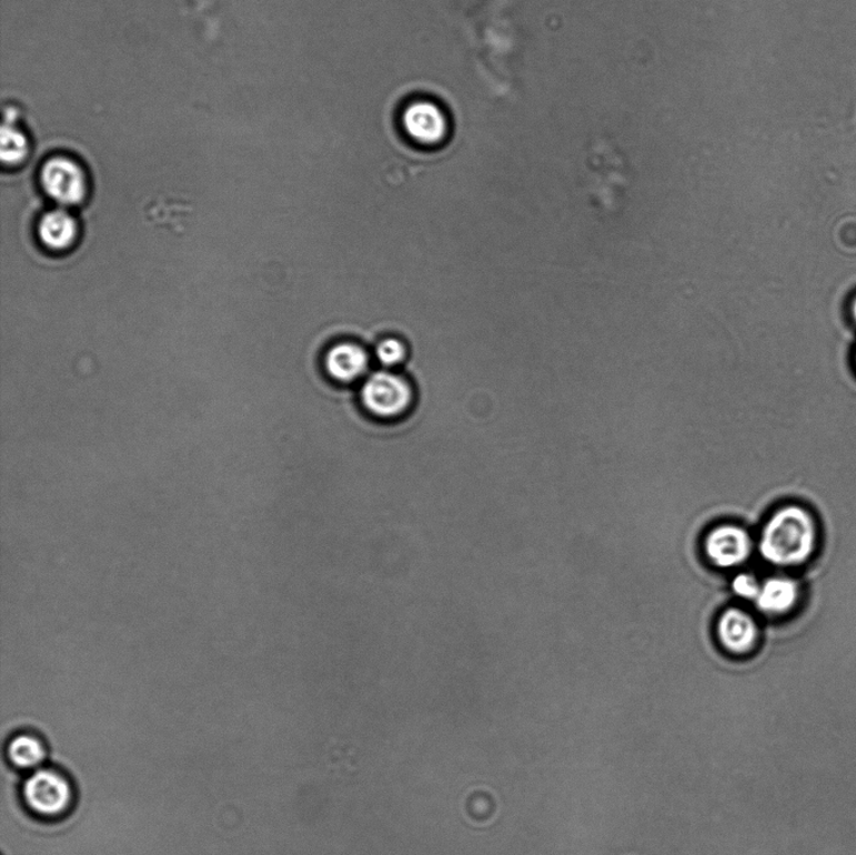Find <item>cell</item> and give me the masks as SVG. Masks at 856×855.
Listing matches in <instances>:
<instances>
[{"label": "cell", "mask_w": 856, "mask_h": 855, "mask_svg": "<svg viewBox=\"0 0 856 855\" xmlns=\"http://www.w3.org/2000/svg\"><path fill=\"white\" fill-rule=\"evenodd\" d=\"M371 366L366 350L354 342H340L330 346L324 356L326 374L334 382L352 384L363 379Z\"/></svg>", "instance_id": "8"}, {"label": "cell", "mask_w": 856, "mask_h": 855, "mask_svg": "<svg viewBox=\"0 0 856 855\" xmlns=\"http://www.w3.org/2000/svg\"><path fill=\"white\" fill-rule=\"evenodd\" d=\"M403 128L413 141L436 145L446 138L447 120L440 105L431 101H416L406 107Z\"/></svg>", "instance_id": "6"}, {"label": "cell", "mask_w": 856, "mask_h": 855, "mask_svg": "<svg viewBox=\"0 0 856 855\" xmlns=\"http://www.w3.org/2000/svg\"><path fill=\"white\" fill-rule=\"evenodd\" d=\"M27 809L42 819H58L71 812L74 792L68 777L54 767L29 773L21 786Z\"/></svg>", "instance_id": "2"}, {"label": "cell", "mask_w": 856, "mask_h": 855, "mask_svg": "<svg viewBox=\"0 0 856 855\" xmlns=\"http://www.w3.org/2000/svg\"><path fill=\"white\" fill-rule=\"evenodd\" d=\"M754 543L751 534L736 524H722L707 533L705 555L719 569L742 566L751 559Z\"/></svg>", "instance_id": "4"}, {"label": "cell", "mask_w": 856, "mask_h": 855, "mask_svg": "<svg viewBox=\"0 0 856 855\" xmlns=\"http://www.w3.org/2000/svg\"><path fill=\"white\" fill-rule=\"evenodd\" d=\"M75 237V220L63 210L48 212L39 222V238L48 249L64 250L70 248Z\"/></svg>", "instance_id": "11"}, {"label": "cell", "mask_w": 856, "mask_h": 855, "mask_svg": "<svg viewBox=\"0 0 856 855\" xmlns=\"http://www.w3.org/2000/svg\"><path fill=\"white\" fill-rule=\"evenodd\" d=\"M735 595L748 601H755L761 594L762 583L752 573H741L733 581Z\"/></svg>", "instance_id": "14"}, {"label": "cell", "mask_w": 856, "mask_h": 855, "mask_svg": "<svg viewBox=\"0 0 856 855\" xmlns=\"http://www.w3.org/2000/svg\"><path fill=\"white\" fill-rule=\"evenodd\" d=\"M360 402L375 420L394 422L412 410L414 392L405 378L381 371L366 376L360 389Z\"/></svg>", "instance_id": "3"}, {"label": "cell", "mask_w": 856, "mask_h": 855, "mask_svg": "<svg viewBox=\"0 0 856 855\" xmlns=\"http://www.w3.org/2000/svg\"><path fill=\"white\" fill-rule=\"evenodd\" d=\"M0 150H2V160L6 164H18L19 162H22L28 154V141L26 135L13 128V125H3Z\"/></svg>", "instance_id": "12"}, {"label": "cell", "mask_w": 856, "mask_h": 855, "mask_svg": "<svg viewBox=\"0 0 856 855\" xmlns=\"http://www.w3.org/2000/svg\"><path fill=\"white\" fill-rule=\"evenodd\" d=\"M407 354L405 344L401 339L386 338L377 344L375 356L384 368H395L404 363Z\"/></svg>", "instance_id": "13"}, {"label": "cell", "mask_w": 856, "mask_h": 855, "mask_svg": "<svg viewBox=\"0 0 856 855\" xmlns=\"http://www.w3.org/2000/svg\"><path fill=\"white\" fill-rule=\"evenodd\" d=\"M6 755L14 770L32 773L44 766L48 760V750L41 736L19 733L9 738Z\"/></svg>", "instance_id": "10"}, {"label": "cell", "mask_w": 856, "mask_h": 855, "mask_svg": "<svg viewBox=\"0 0 856 855\" xmlns=\"http://www.w3.org/2000/svg\"><path fill=\"white\" fill-rule=\"evenodd\" d=\"M799 598V583L790 577L775 576L762 583L755 605L765 615L781 616L789 614Z\"/></svg>", "instance_id": "9"}, {"label": "cell", "mask_w": 856, "mask_h": 855, "mask_svg": "<svg viewBox=\"0 0 856 855\" xmlns=\"http://www.w3.org/2000/svg\"><path fill=\"white\" fill-rule=\"evenodd\" d=\"M854 316L856 318V301H855V304H854Z\"/></svg>", "instance_id": "15"}, {"label": "cell", "mask_w": 856, "mask_h": 855, "mask_svg": "<svg viewBox=\"0 0 856 855\" xmlns=\"http://www.w3.org/2000/svg\"><path fill=\"white\" fill-rule=\"evenodd\" d=\"M716 634L727 653L751 654L758 638V627L752 615L737 607L727 608L717 620Z\"/></svg>", "instance_id": "7"}, {"label": "cell", "mask_w": 856, "mask_h": 855, "mask_svg": "<svg viewBox=\"0 0 856 855\" xmlns=\"http://www.w3.org/2000/svg\"><path fill=\"white\" fill-rule=\"evenodd\" d=\"M41 181L46 192L62 205H75L85 197L84 172L73 160L54 158L46 162Z\"/></svg>", "instance_id": "5"}, {"label": "cell", "mask_w": 856, "mask_h": 855, "mask_svg": "<svg viewBox=\"0 0 856 855\" xmlns=\"http://www.w3.org/2000/svg\"><path fill=\"white\" fill-rule=\"evenodd\" d=\"M818 524L810 511L787 504L765 523L758 552L776 567H796L809 561L818 546Z\"/></svg>", "instance_id": "1"}]
</instances>
